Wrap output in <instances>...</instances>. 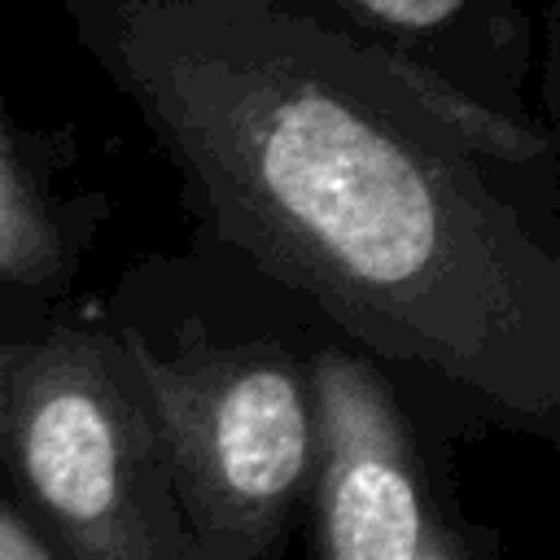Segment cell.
Wrapping results in <instances>:
<instances>
[{"label": "cell", "mask_w": 560, "mask_h": 560, "mask_svg": "<svg viewBox=\"0 0 560 560\" xmlns=\"http://www.w3.org/2000/svg\"><path fill=\"white\" fill-rule=\"evenodd\" d=\"M105 201H66L39 149L9 118L0 96V284L61 293L74 284Z\"/></svg>", "instance_id": "8992f818"}, {"label": "cell", "mask_w": 560, "mask_h": 560, "mask_svg": "<svg viewBox=\"0 0 560 560\" xmlns=\"http://www.w3.org/2000/svg\"><path fill=\"white\" fill-rule=\"evenodd\" d=\"M0 359H4V341H0ZM0 459H9V416H4V363H0Z\"/></svg>", "instance_id": "ba28073f"}, {"label": "cell", "mask_w": 560, "mask_h": 560, "mask_svg": "<svg viewBox=\"0 0 560 560\" xmlns=\"http://www.w3.org/2000/svg\"><path fill=\"white\" fill-rule=\"evenodd\" d=\"M0 363L9 464L66 560H201L109 324H52Z\"/></svg>", "instance_id": "3957f363"}, {"label": "cell", "mask_w": 560, "mask_h": 560, "mask_svg": "<svg viewBox=\"0 0 560 560\" xmlns=\"http://www.w3.org/2000/svg\"><path fill=\"white\" fill-rule=\"evenodd\" d=\"M79 48L201 197L214 245L341 341L556 442L560 254L512 184L556 162L298 0H61Z\"/></svg>", "instance_id": "6da1fadb"}, {"label": "cell", "mask_w": 560, "mask_h": 560, "mask_svg": "<svg viewBox=\"0 0 560 560\" xmlns=\"http://www.w3.org/2000/svg\"><path fill=\"white\" fill-rule=\"evenodd\" d=\"M105 324L140 376L201 560H276L315 468L306 354L175 306L153 258L122 276Z\"/></svg>", "instance_id": "7a4b0ae2"}, {"label": "cell", "mask_w": 560, "mask_h": 560, "mask_svg": "<svg viewBox=\"0 0 560 560\" xmlns=\"http://www.w3.org/2000/svg\"><path fill=\"white\" fill-rule=\"evenodd\" d=\"M306 376L315 402L306 499L324 560H420L429 542L424 459L398 389L350 341H319Z\"/></svg>", "instance_id": "277c9868"}, {"label": "cell", "mask_w": 560, "mask_h": 560, "mask_svg": "<svg viewBox=\"0 0 560 560\" xmlns=\"http://www.w3.org/2000/svg\"><path fill=\"white\" fill-rule=\"evenodd\" d=\"M0 560H61L48 538L39 529H31V521L22 512H13L0 499Z\"/></svg>", "instance_id": "52a82bcc"}, {"label": "cell", "mask_w": 560, "mask_h": 560, "mask_svg": "<svg viewBox=\"0 0 560 560\" xmlns=\"http://www.w3.org/2000/svg\"><path fill=\"white\" fill-rule=\"evenodd\" d=\"M328 26L525 118L529 22L512 0H298Z\"/></svg>", "instance_id": "5b68a950"}]
</instances>
